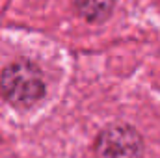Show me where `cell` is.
I'll return each mask as SVG.
<instances>
[{
  "label": "cell",
  "mask_w": 160,
  "mask_h": 158,
  "mask_svg": "<svg viewBox=\"0 0 160 158\" xmlns=\"http://www.w3.org/2000/svg\"><path fill=\"white\" fill-rule=\"evenodd\" d=\"M0 93L15 108H30L45 95V78L28 60L9 63L0 75Z\"/></svg>",
  "instance_id": "1"
},
{
  "label": "cell",
  "mask_w": 160,
  "mask_h": 158,
  "mask_svg": "<svg viewBox=\"0 0 160 158\" xmlns=\"http://www.w3.org/2000/svg\"><path fill=\"white\" fill-rule=\"evenodd\" d=\"M142 138L128 125L104 128L95 141V158H140Z\"/></svg>",
  "instance_id": "2"
},
{
  "label": "cell",
  "mask_w": 160,
  "mask_h": 158,
  "mask_svg": "<svg viewBox=\"0 0 160 158\" xmlns=\"http://www.w3.org/2000/svg\"><path fill=\"white\" fill-rule=\"evenodd\" d=\"M114 2L116 0H75V7L86 21L101 22L112 13Z\"/></svg>",
  "instance_id": "3"
}]
</instances>
